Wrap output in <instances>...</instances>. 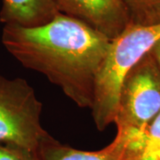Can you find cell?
Returning a JSON list of instances; mask_svg holds the SVG:
<instances>
[{"instance_id":"obj_1","label":"cell","mask_w":160,"mask_h":160,"mask_svg":"<svg viewBox=\"0 0 160 160\" xmlns=\"http://www.w3.org/2000/svg\"><path fill=\"white\" fill-rule=\"evenodd\" d=\"M2 43L23 67L44 75L79 108L92 109L111 43L105 35L60 12L36 27L6 24Z\"/></svg>"},{"instance_id":"obj_6","label":"cell","mask_w":160,"mask_h":160,"mask_svg":"<svg viewBox=\"0 0 160 160\" xmlns=\"http://www.w3.org/2000/svg\"><path fill=\"white\" fill-rule=\"evenodd\" d=\"M59 13L54 0H3L0 22L36 27L51 22Z\"/></svg>"},{"instance_id":"obj_12","label":"cell","mask_w":160,"mask_h":160,"mask_svg":"<svg viewBox=\"0 0 160 160\" xmlns=\"http://www.w3.org/2000/svg\"><path fill=\"white\" fill-rule=\"evenodd\" d=\"M150 52L153 54V56L156 59V61H157V62H158L160 68V39L155 44V46H153V48L151 49Z\"/></svg>"},{"instance_id":"obj_7","label":"cell","mask_w":160,"mask_h":160,"mask_svg":"<svg viewBox=\"0 0 160 160\" xmlns=\"http://www.w3.org/2000/svg\"><path fill=\"white\" fill-rule=\"evenodd\" d=\"M39 160H118L109 145L97 151H85L62 144L48 134L40 143Z\"/></svg>"},{"instance_id":"obj_3","label":"cell","mask_w":160,"mask_h":160,"mask_svg":"<svg viewBox=\"0 0 160 160\" xmlns=\"http://www.w3.org/2000/svg\"><path fill=\"white\" fill-rule=\"evenodd\" d=\"M42 103L23 78L0 74V143L37 150L49 134L41 125Z\"/></svg>"},{"instance_id":"obj_8","label":"cell","mask_w":160,"mask_h":160,"mask_svg":"<svg viewBox=\"0 0 160 160\" xmlns=\"http://www.w3.org/2000/svg\"><path fill=\"white\" fill-rule=\"evenodd\" d=\"M130 24L149 25L160 22V0H122Z\"/></svg>"},{"instance_id":"obj_4","label":"cell","mask_w":160,"mask_h":160,"mask_svg":"<svg viewBox=\"0 0 160 160\" xmlns=\"http://www.w3.org/2000/svg\"><path fill=\"white\" fill-rule=\"evenodd\" d=\"M160 112V68L148 52L126 75L114 123L117 133L144 131Z\"/></svg>"},{"instance_id":"obj_2","label":"cell","mask_w":160,"mask_h":160,"mask_svg":"<svg viewBox=\"0 0 160 160\" xmlns=\"http://www.w3.org/2000/svg\"><path fill=\"white\" fill-rule=\"evenodd\" d=\"M159 39L160 22L149 25L129 24L111 40L98 76L92 108V118L99 131H104L114 123L120 88L126 75Z\"/></svg>"},{"instance_id":"obj_5","label":"cell","mask_w":160,"mask_h":160,"mask_svg":"<svg viewBox=\"0 0 160 160\" xmlns=\"http://www.w3.org/2000/svg\"><path fill=\"white\" fill-rule=\"evenodd\" d=\"M61 13L76 18L110 40L116 38L130 24L122 0H54Z\"/></svg>"},{"instance_id":"obj_11","label":"cell","mask_w":160,"mask_h":160,"mask_svg":"<svg viewBox=\"0 0 160 160\" xmlns=\"http://www.w3.org/2000/svg\"><path fill=\"white\" fill-rule=\"evenodd\" d=\"M145 133L149 138H160V112L145 129Z\"/></svg>"},{"instance_id":"obj_10","label":"cell","mask_w":160,"mask_h":160,"mask_svg":"<svg viewBox=\"0 0 160 160\" xmlns=\"http://www.w3.org/2000/svg\"><path fill=\"white\" fill-rule=\"evenodd\" d=\"M126 160H160V138H149L146 135L142 147Z\"/></svg>"},{"instance_id":"obj_9","label":"cell","mask_w":160,"mask_h":160,"mask_svg":"<svg viewBox=\"0 0 160 160\" xmlns=\"http://www.w3.org/2000/svg\"><path fill=\"white\" fill-rule=\"evenodd\" d=\"M0 160H39L37 150L12 143H0Z\"/></svg>"}]
</instances>
